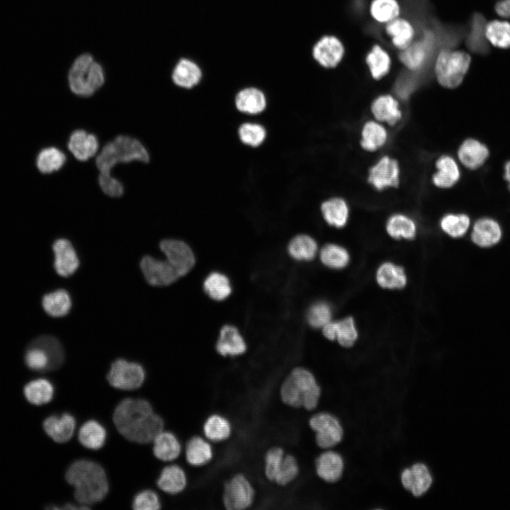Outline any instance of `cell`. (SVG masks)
<instances>
[{
    "instance_id": "4",
    "label": "cell",
    "mask_w": 510,
    "mask_h": 510,
    "mask_svg": "<svg viewBox=\"0 0 510 510\" xmlns=\"http://www.w3.org/2000/svg\"><path fill=\"white\" fill-rule=\"evenodd\" d=\"M322 390L314 375L307 368L296 367L283 380L279 390L281 401L292 408L314 410L318 405Z\"/></svg>"
},
{
    "instance_id": "49",
    "label": "cell",
    "mask_w": 510,
    "mask_h": 510,
    "mask_svg": "<svg viewBox=\"0 0 510 510\" xmlns=\"http://www.w3.org/2000/svg\"><path fill=\"white\" fill-rule=\"evenodd\" d=\"M319 257L324 265L334 269L344 268L350 260L346 249L334 244H326L321 249Z\"/></svg>"
},
{
    "instance_id": "51",
    "label": "cell",
    "mask_w": 510,
    "mask_h": 510,
    "mask_svg": "<svg viewBox=\"0 0 510 510\" xmlns=\"http://www.w3.org/2000/svg\"><path fill=\"white\" fill-rule=\"evenodd\" d=\"M370 13L377 21L388 23L397 18L400 6L396 0H373L370 5Z\"/></svg>"
},
{
    "instance_id": "31",
    "label": "cell",
    "mask_w": 510,
    "mask_h": 510,
    "mask_svg": "<svg viewBox=\"0 0 510 510\" xmlns=\"http://www.w3.org/2000/svg\"><path fill=\"white\" fill-rule=\"evenodd\" d=\"M157 484L164 492L176 494L183 492L187 485L185 471L177 465L165 467L160 473Z\"/></svg>"
},
{
    "instance_id": "42",
    "label": "cell",
    "mask_w": 510,
    "mask_h": 510,
    "mask_svg": "<svg viewBox=\"0 0 510 510\" xmlns=\"http://www.w3.org/2000/svg\"><path fill=\"white\" fill-rule=\"evenodd\" d=\"M66 162L65 154L58 148L42 149L36 157V166L42 174H50L60 169Z\"/></svg>"
},
{
    "instance_id": "16",
    "label": "cell",
    "mask_w": 510,
    "mask_h": 510,
    "mask_svg": "<svg viewBox=\"0 0 510 510\" xmlns=\"http://www.w3.org/2000/svg\"><path fill=\"white\" fill-rule=\"evenodd\" d=\"M52 250L56 272L63 277L74 274L79 268V260L72 243L66 239H58L54 242Z\"/></svg>"
},
{
    "instance_id": "37",
    "label": "cell",
    "mask_w": 510,
    "mask_h": 510,
    "mask_svg": "<svg viewBox=\"0 0 510 510\" xmlns=\"http://www.w3.org/2000/svg\"><path fill=\"white\" fill-rule=\"evenodd\" d=\"M376 280L379 285L388 289L402 288L407 283L404 269L390 262L384 263L378 268Z\"/></svg>"
},
{
    "instance_id": "29",
    "label": "cell",
    "mask_w": 510,
    "mask_h": 510,
    "mask_svg": "<svg viewBox=\"0 0 510 510\" xmlns=\"http://www.w3.org/2000/svg\"><path fill=\"white\" fill-rule=\"evenodd\" d=\"M487 23L482 14L480 13L473 14L470 31L466 38V45L468 49L474 53L486 55L489 51V42L486 35Z\"/></svg>"
},
{
    "instance_id": "10",
    "label": "cell",
    "mask_w": 510,
    "mask_h": 510,
    "mask_svg": "<svg viewBox=\"0 0 510 510\" xmlns=\"http://www.w3.org/2000/svg\"><path fill=\"white\" fill-rule=\"evenodd\" d=\"M107 378L109 383L115 388L132 390L142 385L145 378V372L139 363L120 358L111 364Z\"/></svg>"
},
{
    "instance_id": "6",
    "label": "cell",
    "mask_w": 510,
    "mask_h": 510,
    "mask_svg": "<svg viewBox=\"0 0 510 510\" xmlns=\"http://www.w3.org/2000/svg\"><path fill=\"white\" fill-rule=\"evenodd\" d=\"M470 55L460 50L443 48L438 54L434 71L438 83L448 89L458 86L470 64Z\"/></svg>"
},
{
    "instance_id": "5",
    "label": "cell",
    "mask_w": 510,
    "mask_h": 510,
    "mask_svg": "<svg viewBox=\"0 0 510 510\" xmlns=\"http://www.w3.org/2000/svg\"><path fill=\"white\" fill-rule=\"evenodd\" d=\"M106 73L102 64L90 52L77 55L69 65L67 81L70 91L82 97L92 96L104 84Z\"/></svg>"
},
{
    "instance_id": "53",
    "label": "cell",
    "mask_w": 510,
    "mask_h": 510,
    "mask_svg": "<svg viewBox=\"0 0 510 510\" xmlns=\"http://www.w3.org/2000/svg\"><path fill=\"white\" fill-rule=\"evenodd\" d=\"M132 507L135 510H157L161 508V503L156 492L146 489L135 495Z\"/></svg>"
},
{
    "instance_id": "55",
    "label": "cell",
    "mask_w": 510,
    "mask_h": 510,
    "mask_svg": "<svg viewBox=\"0 0 510 510\" xmlns=\"http://www.w3.org/2000/svg\"><path fill=\"white\" fill-rule=\"evenodd\" d=\"M504 179L508 183L509 189L510 191V161H508L504 164Z\"/></svg>"
},
{
    "instance_id": "30",
    "label": "cell",
    "mask_w": 510,
    "mask_h": 510,
    "mask_svg": "<svg viewBox=\"0 0 510 510\" xmlns=\"http://www.w3.org/2000/svg\"><path fill=\"white\" fill-rule=\"evenodd\" d=\"M204 437L212 443H221L230 438L232 425L225 416L214 413L209 415L203 426Z\"/></svg>"
},
{
    "instance_id": "41",
    "label": "cell",
    "mask_w": 510,
    "mask_h": 510,
    "mask_svg": "<svg viewBox=\"0 0 510 510\" xmlns=\"http://www.w3.org/2000/svg\"><path fill=\"white\" fill-rule=\"evenodd\" d=\"M288 251L290 256L295 260L310 261L316 256L317 244L312 237L307 234H299L290 240Z\"/></svg>"
},
{
    "instance_id": "25",
    "label": "cell",
    "mask_w": 510,
    "mask_h": 510,
    "mask_svg": "<svg viewBox=\"0 0 510 510\" xmlns=\"http://www.w3.org/2000/svg\"><path fill=\"white\" fill-rule=\"evenodd\" d=\"M489 155L488 147L473 138L465 140L458 151L460 162L469 169H476L482 166Z\"/></svg>"
},
{
    "instance_id": "15",
    "label": "cell",
    "mask_w": 510,
    "mask_h": 510,
    "mask_svg": "<svg viewBox=\"0 0 510 510\" xmlns=\"http://www.w3.org/2000/svg\"><path fill=\"white\" fill-rule=\"evenodd\" d=\"M27 366L34 370H52L57 369V355L55 349L46 344L33 340L25 354Z\"/></svg>"
},
{
    "instance_id": "8",
    "label": "cell",
    "mask_w": 510,
    "mask_h": 510,
    "mask_svg": "<svg viewBox=\"0 0 510 510\" xmlns=\"http://www.w3.org/2000/svg\"><path fill=\"white\" fill-rule=\"evenodd\" d=\"M255 494L250 480L242 473H237L224 484L222 504L227 510H245L253 505Z\"/></svg>"
},
{
    "instance_id": "14",
    "label": "cell",
    "mask_w": 510,
    "mask_h": 510,
    "mask_svg": "<svg viewBox=\"0 0 510 510\" xmlns=\"http://www.w3.org/2000/svg\"><path fill=\"white\" fill-rule=\"evenodd\" d=\"M344 54L343 44L333 35L323 36L312 48L313 58L325 68L335 67L341 62Z\"/></svg>"
},
{
    "instance_id": "33",
    "label": "cell",
    "mask_w": 510,
    "mask_h": 510,
    "mask_svg": "<svg viewBox=\"0 0 510 510\" xmlns=\"http://www.w3.org/2000/svg\"><path fill=\"white\" fill-rule=\"evenodd\" d=\"M437 172L433 176V182L440 188L452 187L460 178L459 167L453 158L445 155L436 162Z\"/></svg>"
},
{
    "instance_id": "23",
    "label": "cell",
    "mask_w": 510,
    "mask_h": 510,
    "mask_svg": "<svg viewBox=\"0 0 510 510\" xmlns=\"http://www.w3.org/2000/svg\"><path fill=\"white\" fill-rule=\"evenodd\" d=\"M76 427L74 417L69 413L52 415L43 422L46 434L57 443H65L73 436Z\"/></svg>"
},
{
    "instance_id": "52",
    "label": "cell",
    "mask_w": 510,
    "mask_h": 510,
    "mask_svg": "<svg viewBox=\"0 0 510 510\" xmlns=\"http://www.w3.org/2000/svg\"><path fill=\"white\" fill-rule=\"evenodd\" d=\"M332 310L326 302H317L312 305L307 312V321L314 328L323 327L331 321Z\"/></svg>"
},
{
    "instance_id": "19",
    "label": "cell",
    "mask_w": 510,
    "mask_h": 510,
    "mask_svg": "<svg viewBox=\"0 0 510 510\" xmlns=\"http://www.w3.org/2000/svg\"><path fill=\"white\" fill-rule=\"evenodd\" d=\"M401 482L403 487L414 496L420 497L430 488L432 477L424 464L416 463L402 471Z\"/></svg>"
},
{
    "instance_id": "27",
    "label": "cell",
    "mask_w": 510,
    "mask_h": 510,
    "mask_svg": "<svg viewBox=\"0 0 510 510\" xmlns=\"http://www.w3.org/2000/svg\"><path fill=\"white\" fill-rule=\"evenodd\" d=\"M68 148L76 159L86 161L96 154L98 142L94 135L77 130L71 134Z\"/></svg>"
},
{
    "instance_id": "1",
    "label": "cell",
    "mask_w": 510,
    "mask_h": 510,
    "mask_svg": "<svg viewBox=\"0 0 510 510\" xmlns=\"http://www.w3.org/2000/svg\"><path fill=\"white\" fill-rule=\"evenodd\" d=\"M113 422L123 436L138 443L153 441L164 429L162 418L148 401L140 398L122 400L115 409Z\"/></svg>"
},
{
    "instance_id": "11",
    "label": "cell",
    "mask_w": 510,
    "mask_h": 510,
    "mask_svg": "<svg viewBox=\"0 0 510 510\" xmlns=\"http://www.w3.org/2000/svg\"><path fill=\"white\" fill-rule=\"evenodd\" d=\"M166 260L176 269L179 276L187 274L195 264V256L190 246L176 239H164L159 244Z\"/></svg>"
},
{
    "instance_id": "47",
    "label": "cell",
    "mask_w": 510,
    "mask_h": 510,
    "mask_svg": "<svg viewBox=\"0 0 510 510\" xmlns=\"http://www.w3.org/2000/svg\"><path fill=\"white\" fill-rule=\"evenodd\" d=\"M387 132L381 125L373 121L366 123L362 131L361 146L368 151H374L386 142Z\"/></svg>"
},
{
    "instance_id": "46",
    "label": "cell",
    "mask_w": 510,
    "mask_h": 510,
    "mask_svg": "<svg viewBox=\"0 0 510 510\" xmlns=\"http://www.w3.org/2000/svg\"><path fill=\"white\" fill-rule=\"evenodd\" d=\"M237 135L240 142L244 144L258 147L266 140L267 131L260 123L245 122L239 126Z\"/></svg>"
},
{
    "instance_id": "3",
    "label": "cell",
    "mask_w": 510,
    "mask_h": 510,
    "mask_svg": "<svg viewBox=\"0 0 510 510\" xmlns=\"http://www.w3.org/2000/svg\"><path fill=\"white\" fill-rule=\"evenodd\" d=\"M65 478L74 487L79 504L86 506L102 501L108 492V482L103 468L89 460H78L68 468Z\"/></svg>"
},
{
    "instance_id": "54",
    "label": "cell",
    "mask_w": 510,
    "mask_h": 510,
    "mask_svg": "<svg viewBox=\"0 0 510 510\" xmlns=\"http://www.w3.org/2000/svg\"><path fill=\"white\" fill-rule=\"evenodd\" d=\"M494 8L499 16L510 18V0H499Z\"/></svg>"
},
{
    "instance_id": "43",
    "label": "cell",
    "mask_w": 510,
    "mask_h": 510,
    "mask_svg": "<svg viewBox=\"0 0 510 510\" xmlns=\"http://www.w3.org/2000/svg\"><path fill=\"white\" fill-rule=\"evenodd\" d=\"M203 288L205 292L215 300H223L232 293L228 278L219 272H212L205 278Z\"/></svg>"
},
{
    "instance_id": "39",
    "label": "cell",
    "mask_w": 510,
    "mask_h": 510,
    "mask_svg": "<svg viewBox=\"0 0 510 510\" xmlns=\"http://www.w3.org/2000/svg\"><path fill=\"white\" fill-rule=\"evenodd\" d=\"M371 110L378 120L386 121L390 125L396 123L402 116L397 101L390 95L378 97L373 101Z\"/></svg>"
},
{
    "instance_id": "18",
    "label": "cell",
    "mask_w": 510,
    "mask_h": 510,
    "mask_svg": "<svg viewBox=\"0 0 510 510\" xmlns=\"http://www.w3.org/2000/svg\"><path fill=\"white\" fill-rule=\"evenodd\" d=\"M502 237L501 226L492 218L481 217L473 225L471 240L480 248H489L497 244Z\"/></svg>"
},
{
    "instance_id": "22",
    "label": "cell",
    "mask_w": 510,
    "mask_h": 510,
    "mask_svg": "<svg viewBox=\"0 0 510 510\" xmlns=\"http://www.w3.org/2000/svg\"><path fill=\"white\" fill-rule=\"evenodd\" d=\"M237 110L248 115L260 114L267 106L265 94L256 87H246L237 92L234 97Z\"/></svg>"
},
{
    "instance_id": "21",
    "label": "cell",
    "mask_w": 510,
    "mask_h": 510,
    "mask_svg": "<svg viewBox=\"0 0 510 510\" xmlns=\"http://www.w3.org/2000/svg\"><path fill=\"white\" fill-rule=\"evenodd\" d=\"M344 468L342 457L333 450H325L315 460V471L317 476L329 483L337 482L343 474Z\"/></svg>"
},
{
    "instance_id": "12",
    "label": "cell",
    "mask_w": 510,
    "mask_h": 510,
    "mask_svg": "<svg viewBox=\"0 0 510 510\" xmlns=\"http://www.w3.org/2000/svg\"><path fill=\"white\" fill-rule=\"evenodd\" d=\"M140 268L146 280L154 286L169 285L180 278L167 260L145 256L140 261Z\"/></svg>"
},
{
    "instance_id": "20",
    "label": "cell",
    "mask_w": 510,
    "mask_h": 510,
    "mask_svg": "<svg viewBox=\"0 0 510 510\" xmlns=\"http://www.w3.org/2000/svg\"><path fill=\"white\" fill-rule=\"evenodd\" d=\"M171 77L176 86L182 89H191L200 82L203 72L196 62L182 57L176 62L172 69Z\"/></svg>"
},
{
    "instance_id": "45",
    "label": "cell",
    "mask_w": 510,
    "mask_h": 510,
    "mask_svg": "<svg viewBox=\"0 0 510 510\" xmlns=\"http://www.w3.org/2000/svg\"><path fill=\"white\" fill-rule=\"evenodd\" d=\"M386 229L388 234L395 239H413L416 231L414 222L401 214L391 216L387 222Z\"/></svg>"
},
{
    "instance_id": "9",
    "label": "cell",
    "mask_w": 510,
    "mask_h": 510,
    "mask_svg": "<svg viewBox=\"0 0 510 510\" xmlns=\"http://www.w3.org/2000/svg\"><path fill=\"white\" fill-rule=\"evenodd\" d=\"M309 426L314 432L317 446L329 449L342 439L344 430L338 419L328 412H319L309 419Z\"/></svg>"
},
{
    "instance_id": "34",
    "label": "cell",
    "mask_w": 510,
    "mask_h": 510,
    "mask_svg": "<svg viewBox=\"0 0 510 510\" xmlns=\"http://www.w3.org/2000/svg\"><path fill=\"white\" fill-rule=\"evenodd\" d=\"M385 30L392 44L402 50L411 45L414 36V27L404 18H396L387 23Z\"/></svg>"
},
{
    "instance_id": "40",
    "label": "cell",
    "mask_w": 510,
    "mask_h": 510,
    "mask_svg": "<svg viewBox=\"0 0 510 510\" xmlns=\"http://www.w3.org/2000/svg\"><path fill=\"white\" fill-rule=\"evenodd\" d=\"M24 395L31 404L41 405L51 401L54 387L47 379L39 378L30 381L25 386Z\"/></svg>"
},
{
    "instance_id": "44",
    "label": "cell",
    "mask_w": 510,
    "mask_h": 510,
    "mask_svg": "<svg viewBox=\"0 0 510 510\" xmlns=\"http://www.w3.org/2000/svg\"><path fill=\"white\" fill-rule=\"evenodd\" d=\"M366 63L372 76L380 79L390 69L391 60L387 52L379 45H374L366 56Z\"/></svg>"
},
{
    "instance_id": "24",
    "label": "cell",
    "mask_w": 510,
    "mask_h": 510,
    "mask_svg": "<svg viewBox=\"0 0 510 510\" xmlns=\"http://www.w3.org/2000/svg\"><path fill=\"white\" fill-rule=\"evenodd\" d=\"M323 334L329 340H337L344 347L353 346L358 338L355 322L351 317L339 321H330L323 327Z\"/></svg>"
},
{
    "instance_id": "48",
    "label": "cell",
    "mask_w": 510,
    "mask_h": 510,
    "mask_svg": "<svg viewBox=\"0 0 510 510\" xmlns=\"http://www.w3.org/2000/svg\"><path fill=\"white\" fill-rule=\"evenodd\" d=\"M486 35L489 43L494 46L510 47V23L499 20L487 23Z\"/></svg>"
},
{
    "instance_id": "26",
    "label": "cell",
    "mask_w": 510,
    "mask_h": 510,
    "mask_svg": "<svg viewBox=\"0 0 510 510\" xmlns=\"http://www.w3.org/2000/svg\"><path fill=\"white\" fill-rule=\"evenodd\" d=\"M216 350L222 356H237L246 351V345L236 327L225 325L220 330Z\"/></svg>"
},
{
    "instance_id": "13",
    "label": "cell",
    "mask_w": 510,
    "mask_h": 510,
    "mask_svg": "<svg viewBox=\"0 0 510 510\" xmlns=\"http://www.w3.org/2000/svg\"><path fill=\"white\" fill-rule=\"evenodd\" d=\"M434 40L433 33L426 32L422 40L412 42L401 52V62L410 70L419 71L424 67L431 56Z\"/></svg>"
},
{
    "instance_id": "38",
    "label": "cell",
    "mask_w": 510,
    "mask_h": 510,
    "mask_svg": "<svg viewBox=\"0 0 510 510\" xmlns=\"http://www.w3.org/2000/svg\"><path fill=\"white\" fill-rule=\"evenodd\" d=\"M321 211L325 221L332 226L342 227L347 222L348 208L341 198H334L325 200L321 205Z\"/></svg>"
},
{
    "instance_id": "50",
    "label": "cell",
    "mask_w": 510,
    "mask_h": 510,
    "mask_svg": "<svg viewBox=\"0 0 510 510\" xmlns=\"http://www.w3.org/2000/svg\"><path fill=\"white\" fill-rule=\"evenodd\" d=\"M470 225V220L465 214H448L441 220V227L444 232L453 238L465 235Z\"/></svg>"
},
{
    "instance_id": "2",
    "label": "cell",
    "mask_w": 510,
    "mask_h": 510,
    "mask_svg": "<svg viewBox=\"0 0 510 510\" xmlns=\"http://www.w3.org/2000/svg\"><path fill=\"white\" fill-rule=\"evenodd\" d=\"M149 154L142 144L134 137L120 135L107 143L98 154L96 164L99 170L98 183L106 195L120 197L123 195V186L113 177L110 171L118 163L140 161L147 163Z\"/></svg>"
},
{
    "instance_id": "17",
    "label": "cell",
    "mask_w": 510,
    "mask_h": 510,
    "mask_svg": "<svg viewBox=\"0 0 510 510\" xmlns=\"http://www.w3.org/2000/svg\"><path fill=\"white\" fill-rule=\"evenodd\" d=\"M368 181L378 190L397 186L399 183V166L396 160L383 157L369 171Z\"/></svg>"
},
{
    "instance_id": "32",
    "label": "cell",
    "mask_w": 510,
    "mask_h": 510,
    "mask_svg": "<svg viewBox=\"0 0 510 510\" xmlns=\"http://www.w3.org/2000/svg\"><path fill=\"white\" fill-rule=\"evenodd\" d=\"M153 441V453L158 459L171 461L179 456L181 446L177 437L172 433L162 431Z\"/></svg>"
},
{
    "instance_id": "36",
    "label": "cell",
    "mask_w": 510,
    "mask_h": 510,
    "mask_svg": "<svg viewBox=\"0 0 510 510\" xmlns=\"http://www.w3.org/2000/svg\"><path fill=\"white\" fill-rule=\"evenodd\" d=\"M106 431L97 421L89 420L80 427L78 438L85 448L97 450L104 445L106 440Z\"/></svg>"
},
{
    "instance_id": "28",
    "label": "cell",
    "mask_w": 510,
    "mask_h": 510,
    "mask_svg": "<svg viewBox=\"0 0 510 510\" xmlns=\"http://www.w3.org/2000/svg\"><path fill=\"white\" fill-rule=\"evenodd\" d=\"M185 455L189 465L200 467L208 464L212 460L214 450L210 441L205 437L195 436L187 442Z\"/></svg>"
},
{
    "instance_id": "7",
    "label": "cell",
    "mask_w": 510,
    "mask_h": 510,
    "mask_svg": "<svg viewBox=\"0 0 510 510\" xmlns=\"http://www.w3.org/2000/svg\"><path fill=\"white\" fill-rule=\"evenodd\" d=\"M264 472L266 478L280 487L293 482L300 468L295 455L285 453L280 446L270 448L264 455Z\"/></svg>"
},
{
    "instance_id": "35",
    "label": "cell",
    "mask_w": 510,
    "mask_h": 510,
    "mask_svg": "<svg viewBox=\"0 0 510 510\" xmlns=\"http://www.w3.org/2000/svg\"><path fill=\"white\" fill-rule=\"evenodd\" d=\"M42 305L50 316L62 317L69 313L72 300L67 290L59 289L45 294L42 299Z\"/></svg>"
}]
</instances>
